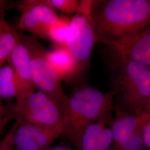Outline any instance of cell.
Here are the masks:
<instances>
[{
	"label": "cell",
	"instance_id": "44dd1931",
	"mask_svg": "<svg viewBox=\"0 0 150 150\" xmlns=\"http://www.w3.org/2000/svg\"><path fill=\"white\" fill-rule=\"evenodd\" d=\"M2 66L0 65V67ZM12 108H10L7 106L4 105L2 99L0 97V122H8L11 118H14L13 113H12Z\"/></svg>",
	"mask_w": 150,
	"mask_h": 150
},
{
	"label": "cell",
	"instance_id": "9a60e30c",
	"mask_svg": "<svg viewBox=\"0 0 150 150\" xmlns=\"http://www.w3.org/2000/svg\"><path fill=\"white\" fill-rule=\"evenodd\" d=\"M20 33L11 27L5 20V12H0V65L8 59L20 41Z\"/></svg>",
	"mask_w": 150,
	"mask_h": 150
},
{
	"label": "cell",
	"instance_id": "9c48e42d",
	"mask_svg": "<svg viewBox=\"0 0 150 150\" xmlns=\"http://www.w3.org/2000/svg\"><path fill=\"white\" fill-rule=\"evenodd\" d=\"M110 114L90 124L84 131L79 150H109L113 141L111 127L107 126Z\"/></svg>",
	"mask_w": 150,
	"mask_h": 150
},
{
	"label": "cell",
	"instance_id": "5b68a950",
	"mask_svg": "<svg viewBox=\"0 0 150 150\" xmlns=\"http://www.w3.org/2000/svg\"><path fill=\"white\" fill-rule=\"evenodd\" d=\"M20 36L30 52L31 75L35 87L63 105L67 96L61 86L62 81L46 58V49L37 38L23 33Z\"/></svg>",
	"mask_w": 150,
	"mask_h": 150
},
{
	"label": "cell",
	"instance_id": "3957f363",
	"mask_svg": "<svg viewBox=\"0 0 150 150\" xmlns=\"http://www.w3.org/2000/svg\"><path fill=\"white\" fill-rule=\"evenodd\" d=\"M111 91L123 111L139 114L150 97V69L127 59H117L111 77Z\"/></svg>",
	"mask_w": 150,
	"mask_h": 150
},
{
	"label": "cell",
	"instance_id": "ba28073f",
	"mask_svg": "<svg viewBox=\"0 0 150 150\" xmlns=\"http://www.w3.org/2000/svg\"><path fill=\"white\" fill-rule=\"evenodd\" d=\"M117 59H127L150 67V23L142 31L109 46Z\"/></svg>",
	"mask_w": 150,
	"mask_h": 150
},
{
	"label": "cell",
	"instance_id": "e0dca14e",
	"mask_svg": "<svg viewBox=\"0 0 150 150\" xmlns=\"http://www.w3.org/2000/svg\"><path fill=\"white\" fill-rule=\"evenodd\" d=\"M72 17L59 16L58 20L46 30V40L54 45L66 47V39Z\"/></svg>",
	"mask_w": 150,
	"mask_h": 150
},
{
	"label": "cell",
	"instance_id": "6da1fadb",
	"mask_svg": "<svg viewBox=\"0 0 150 150\" xmlns=\"http://www.w3.org/2000/svg\"><path fill=\"white\" fill-rule=\"evenodd\" d=\"M91 17L96 42L113 44L150 23V0L93 1Z\"/></svg>",
	"mask_w": 150,
	"mask_h": 150
},
{
	"label": "cell",
	"instance_id": "4fadbf2b",
	"mask_svg": "<svg viewBox=\"0 0 150 150\" xmlns=\"http://www.w3.org/2000/svg\"><path fill=\"white\" fill-rule=\"evenodd\" d=\"M15 8L21 13L18 26L21 30H25L32 34L35 38L46 40V27L38 20L27 4V0L10 3L9 9Z\"/></svg>",
	"mask_w": 150,
	"mask_h": 150
},
{
	"label": "cell",
	"instance_id": "7402d4cb",
	"mask_svg": "<svg viewBox=\"0 0 150 150\" xmlns=\"http://www.w3.org/2000/svg\"><path fill=\"white\" fill-rule=\"evenodd\" d=\"M141 134L144 145L150 150V115L143 125Z\"/></svg>",
	"mask_w": 150,
	"mask_h": 150
},
{
	"label": "cell",
	"instance_id": "484cf974",
	"mask_svg": "<svg viewBox=\"0 0 150 150\" xmlns=\"http://www.w3.org/2000/svg\"><path fill=\"white\" fill-rule=\"evenodd\" d=\"M7 123V122H0V134L1 132V131H2L3 129L5 127Z\"/></svg>",
	"mask_w": 150,
	"mask_h": 150
},
{
	"label": "cell",
	"instance_id": "8992f818",
	"mask_svg": "<svg viewBox=\"0 0 150 150\" xmlns=\"http://www.w3.org/2000/svg\"><path fill=\"white\" fill-rule=\"evenodd\" d=\"M96 42L91 13L75 15L70 23L66 47L75 59L80 76L89 64L91 53Z\"/></svg>",
	"mask_w": 150,
	"mask_h": 150
},
{
	"label": "cell",
	"instance_id": "d6986e66",
	"mask_svg": "<svg viewBox=\"0 0 150 150\" xmlns=\"http://www.w3.org/2000/svg\"><path fill=\"white\" fill-rule=\"evenodd\" d=\"M142 126L126 139L118 142L114 143L113 145L110 148L109 150H141L144 145L141 134Z\"/></svg>",
	"mask_w": 150,
	"mask_h": 150
},
{
	"label": "cell",
	"instance_id": "ffe728a7",
	"mask_svg": "<svg viewBox=\"0 0 150 150\" xmlns=\"http://www.w3.org/2000/svg\"><path fill=\"white\" fill-rule=\"evenodd\" d=\"M15 126L0 142V150H13Z\"/></svg>",
	"mask_w": 150,
	"mask_h": 150
},
{
	"label": "cell",
	"instance_id": "5bb4252c",
	"mask_svg": "<svg viewBox=\"0 0 150 150\" xmlns=\"http://www.w3.org/2000/svg\"><path fill=\"white\" fill-rule=\"evenodd\" d=\"M22 97L21 87L11 64L7 62L0 67V97L16 100Z\"/></svg>",
	"mask_w": 150,
	"mask_h": 150
},
{
	"label": "cell",
	"instance_id": "2e32d148",
	"mask_svg": "<svg viewBox=\"0 0 150 150\" xmlns=\"http://www.w3.org/2000/svg\"><path fill=\"white\" fill-rule=\"evenodd\" d=\"M54 9L69 14L88 15L91 13L93 1L45 0Z\"/></svg>",
	"mask_w": 150,
	"mask_h": 150
},
{
	"label": "cell",
	"instance_id": "cb8c5ba5",
	"mask_svg": "<svg viewBox=\"0 0 150 150\" xmlns=\"http://www.w3.org/2000/svg\"><path fill=\"white\" fill-rule=\"evenodd\" d=\"M47 150H72L70 147L66 146H56L52 148H49Z\"/></svg>",
	"mask_w": 150,
	"mask_h": 150
},
{
	"label": "cell",
	"instance_id": "8fae6325",
	"mask_svg": "<svg viewBox=\"0 0 150 150\" xmlns=\"http://www.w3.org/2000/svg\"><path fill=\"white\" fill-rule=\"evenodd\" d=\"M45 56L61 80H71L80 76L75 59L66 47L54 45L46 50Z\"/></svg>",
	"mask_w": 150,
	"mask_h": 150
},
{
	"label": "cell",
	"instance_id": "277c9868",
	"mask_svg": "<svg viewBox=\"0 0 150 150\" xmlns=\"http://www.w3.org/2000/svg\"><path fill=\"white\" fill-rule=\"evenodd\" d=\"M12 113L17 121L63 132L62 103L41 91H34L16 100Z\"/></svg>",
	"mask_w": 150,
	"mask_h": 150
},
{
	"label": "cell",
	"instance_id": "ac0fdd59",
	"mask_svg": "<svg viewBox=\"0 0 150 150\" xmlns=\"http://www.w3.org/2000/svg\"><path fill=\"white\" fill-rule=\"evenodd\" d=\"M27 2L38 20L46 28L59 18L54 9L47 5L45 0H27Z\"/></svg>",
	"mask_w": 150,
	"mask_h": 150
},
{
	"label": "cell",
	"instance_id": "603a6c76",
	"mask_svg": "<svg viewBox=\"0 0 150 150\" xmlns=\"http://www.w3.org/2000/svg\"><path fill=\"white\" fill-rule=\"evenodd\" d=\"M10 3L8 1L5 0H0V12H6L9 9Z\"/></svg>",
	"mask_w": 150,
	"mask_h": 150
},
{
	"label": "cell",
	"instance_id": "7a4b0ae2",
	"mask_svg": "<svg viewBox=\"0 0 150 150\" xmlns=\"http://www.w3.org/2000/svg\"><path fill=\"white\" fill-rule=\"evenodd\" d=\"M113 96L102 93L91 86L76 88L63 103L64 135L75 148L79 150L82 136L93 122L109 114L112 107Z\"/></svg>",
	"mask_w": 150,
	"mask_h": 150
},
{
	"label": "cell",
	"instance_id": "d4e9b609",
	"mask_svg": "<svg viewBox=\"0 0 150 150\" xmlns=\"http://www.w3.org/2000/svg\"><path fill=\"white\" fill-rule=\"evenodd\" d=\"M144 111L150 115V97L145 107Z\"/></svg>",
	"mask_w": 150,
	"mask_h": 150
},
{
	"label": "cell",
	"instance_id": "7c38bea8",
	"mask_svg": "<svg viewBox=\"0 0 150 150\" xmlns=\"http://www.w3.org/2000/svg\"><path fill=\"white\" fill-rule=\"evenodd\" d=\"M149 115L145 111L133 114L116 107L115 116L111 126L115 143L126 139L141 127Z\"/></svg>",
	"mask_w": 150,
	"mask_h": 150
},
{
	"label": "cell",
	"instance_id": "30bf717a",
	"mask_svg": "<svg viewBox=\"0 0 150 150\" xmlns=\"http://www.w3.org/2000/svg\"><path fill=\"white\" fill-rule=\"evenodd\" d=\"M20 38L18 43L12 51L7 62L11 64L16 74L21 87L23 97L35 91L36 87L31 75L30 52L27 46L22 40L20 33Z\"/></svg>",
	"mask_w": 150,
	"mask_h": 150
},
{
	"label": "cell",
	"instance_id": "52a82bcc",
	"mask_svg": "<svg viewBox=\"0 0 150 150\" xmlns=\"http://www.w3.org/2000/svg\"><path fill=\"white\" fill-rule=\"evenodd\" d=\"M62 132L36 125L17 121L13 134L14 146L17 150H47Z\"/></svg>",
	"mask_w": 150,
	"mask_h": 150
}]
</instances>
